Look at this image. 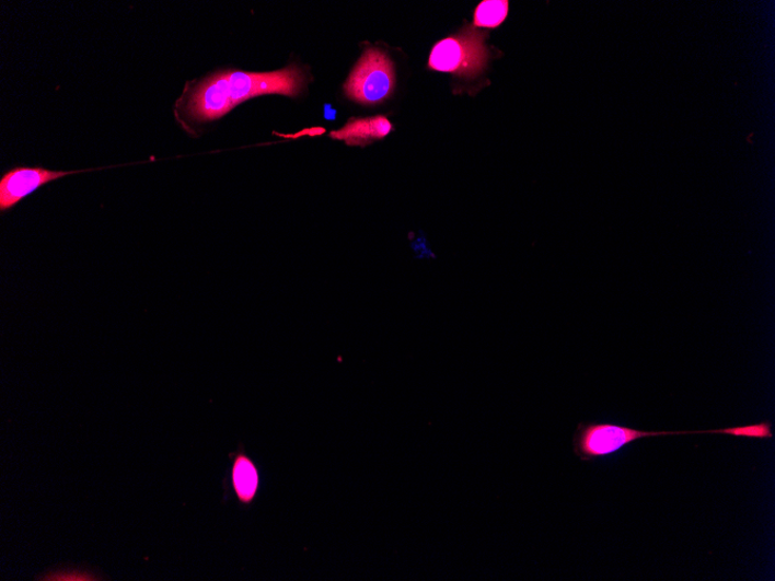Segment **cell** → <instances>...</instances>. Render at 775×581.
<instances>
[{
  "label": "cell",
  "instance_id": "30bf717a",
  "mask_svg": "<svg viewBox=\"0 0 775 581\" xmlns=\"http://www.w3.org/2000/svg\"><path fill=\"white\" fill-rule=\"evenodd\" d=\"M324 115L326 120H336L337 118V112L333 109L331 105H326L324 108Z\"/></svg>",
  "mask_w": 775,
  "mask_h": 581
},
{
  "label": "cell",
  "instance_id": "7a4b0ae2",
  "mask_svg": "<svg viewBox=\"0 0 775 581\" xmlns=\"http://www.w3.org/2000/svg\"><path fill=\"white\" fill-rule=\"evenodd\" d=\"M690 434H726L752 440H770L773 438L772 423L770 421L722 430L681 432H645L611 422L592 421L578 423L572 438V448L575 455L580 461L591 462L611 456L622 451L626 445L645 438Z\"/></svg>",
  "mask_w": 775,
  "mask_h": 581
},
{
  "label": "cell",
  "instance_id": "52a82bcc",
  "mask_svg": "<svg viewBox=\"0 0 775 581\" xmlns=\"http://www.w3.org/2000/svg\"><path fill=\"white\" fill-rule=\"evenodd\" d=\"M392 130L393 126L385 116H374V118L351 119L343 129L333 131L331 137L345 141L347 146H366L385 138Z\"/></svg>",
  "mask_w": 775,
  "mask_h": 581
},
{
  "label": "cell",
  "instance_id": "5b68a950",
  "mask_svg": "<svg viewBox=\"0 0 775 581\" xmlns=\"http://www.w3.org/2000/svg\"><path fill=\"white\" fill-rule=\"evenodd\" d=\"M85 171H53L44 167H15L0 179V211L8 212L37 189L71 174Z\"/></svg>",
  "mask_w": 775,
  "mask_h": 581
},
{
  "label": "cell",
  "instance_id": "ba28073f",
  "mask_svg": "<svg viewBox=\"0 0 775 581\" xmlns=\"http://www.w3.org/2000/svg\"><path fill=\"white\" fill-rule=\"evenodd\" d=\"M509 14L507 0H484L475 10L474 26L479 28H496L506 21Z\"/></svg>",
  "mask_w": 775,
  "mask_h": 581
},
{
  "label": "cell",
  "instance_id": "277c9868",
  "mask_svg": "<svg viewBox=\"0 0 775 581\" xmlns=\"http://www.w3.org/2000/svg\"><path fill=\"white\" fill-rule=\"evenodd\" d=\"M488 57L484 34L470 28L439 42L431 51L429 67L440 72L471 77L486 67Z\"/></svg>",
  "mask_w": 775,
  "mask_h": 581
},
{
  "label": "cell",
  "instance_id": "8992f818",
  "mask_svg": "<svg viewBox=\"0 0 775 581\" xmlns=\"http://www.w3.org/2000/svg\"><path fill=\"white\" fill-rule=\"evenodd\" d=\"M230 484L238 501L243 507H251L261 490V473L257 464L244 450L230 454Z\"/></svg>",
  "mask_w": 775,
  "mask_h": 581
},
{
  "label": "cell",
  "instance_id": "6da1fadb",
  "mask_svg": "<svg viewBox=\"0 0 775 581\" xmlns=\"http://www.w3.org/2000/svg\"><path fill=\"white\" fill-rule=\"evenodd\" d=\"M305 84L304 72L296 66L265 73L218 72L208 77L192 91L186 109L193 119L217 120L255 96L264 94L298 96Z\"/></svg>",
  "mask_w": 775,
  "mask_h": 581
},
{
  "label": "cell",
  "instance_id": "9c48e42d",
  "mask_svg": "<svg viewBox=\"0 0 775 581\" xmlns=\"http://www.w3.org/2000/svg\"><path fill=\"white\" fill-rule=\"evenodd\" d=\"M93 578L94 577L92 574L74 571V572H70L68 574H63V573L54 574V573H51V574L46 576L45 579H43V580H65V581L96 580Z\"/></svg>",
  "mask_w": 775,
  "mask_h": 581
},
{
  "label": "cell",
  "instance_id": "3957f363",
  "mask_svg": "<svg viewBox=\"0 0 775 581\" xmlns=\"http://www.w3.org/2000/svg\"><path fill=\"white\" fill-rule=\"evenodd\" d=\"M394 89L393 62L383 51L374 48L365 51L344 86L348 98L368 106L382 103Z\"/></svg>",
  "mask_w": 775,
  "mask_h": 581
}]
</instances>
